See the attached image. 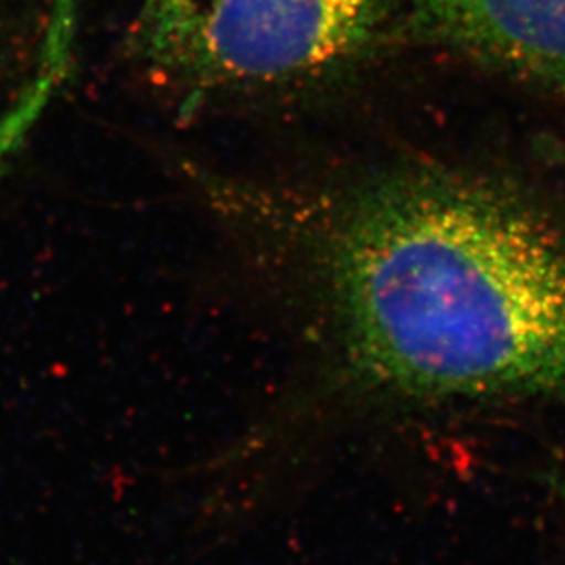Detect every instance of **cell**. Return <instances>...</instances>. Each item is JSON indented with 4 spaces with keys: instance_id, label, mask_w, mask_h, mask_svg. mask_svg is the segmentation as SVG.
I'll return each mask as SVG.
<instances>
[{
    "instance_id": "cell-1",
    "label": "cell",
    "mask_w": 565,
    "mask_h": 565,
    "mask_svg": "<svg viewBox=\"0 0 565 565\" xmlns=\"http://www.w3.org/2000/svg\"><path fill=\"white\" fill-rule=\"evenodd\" d=\"M334 273L349 354L376 384L565 403V224L527 193L445 171L382 185Z\"/></svg>"
},
{
    "instance_id": "cell-6",
    "label": "cell",
    "mask_w": 565,
    "mask_h": 565,
    "mask_svg": "<svg viewBox=\"0 0 565 565\" xmlns=\"http://www.w3.org/2000/svg\"><path fill=\"white\" fill-rule=\"evenodd\" d=\"M553 487H555L556 495H558V500L562 501V505L565 507V479L562 478V476H558V478L555 479Z\"/></svg>"
},
{
    "instance_id": "cell-4",
    "label": "cell",
    "mask_w": 565,
    "mask_h": 565,
    "mask_svg": "<svg viewBox=\"0 0 565 565\" xmlns=\"http://www.w3.org/2000/svg\"><path fill=\"white\" fill-rule=\"evenodd\" d=\"M218 0H143L138 39L143 54L162 65Z\"/></svg>"
},
{
    "instance_id": "cell-5",
    "label": "cell",
    "mask_w": 565,
    "mask_h": 565,
    "mask_svg": "<svg viewBox=\"0 0 565 565\" xmlns=\"http://www.w3.org/2000/svg\"><path fill=\"white\" fill-rule=\"evenodd\" d=\"M39 104H41V99L33 98L32 102L28 104V109L21 110V113H19V115H17L15 118L4 127V131L0 132V154L11 146V141L19 138L22 129L30 124L32 116L35 115V110H38Z\"/></svg>"
},
{
    "instance_id": "cell-2",
    "label": "cell",
    "mask_w": 565,
    "mask_h": 565,
    "mask_svg": "<svg viewBox=\"0 0 565 565\" xmlns=\"http://www.w3.org/2000/svg\"><path fill=\"white\" fill-rule=\"evenodd\" d=\"M387 11L390 0H218L158 68L204 87L309 76L367 46Z\"/></svg>"
},
{
    "instance_id": "cell-3",
    "label": "cell",
    "mask_w": 565,
    "mask_h": 565,
    "mask_svg": "<svg viewBox=\"0 0 565 565\" xmlns=\"http://www.w3.org/2000/svg\"><path fill=\"white\" fill-rule=\"evenodd\" d=\"M417 32L565 96V0H409Z\"/></svg>"
}]
</instances>
